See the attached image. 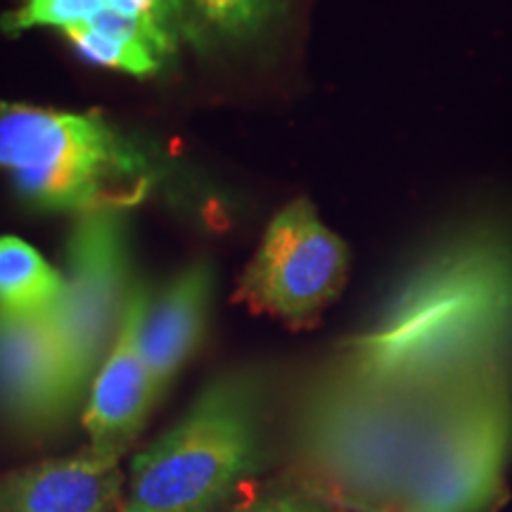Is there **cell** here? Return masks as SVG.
Returning a JSON list of instances; mask_svg holds the SVG:
<instances>
[{
    "label": "cell",
    "instance_id": "1",
    "mask_svg": "<svg viewBox=\"0 0 512 512\" xmlns=\"http://www.w3.org/2000/svg\"><path fill=\"white\" fill-rule=\"evenodd\" d=\"M512 354V230L467 226L408 273L380 318L347 342L342 377L420 396L503 368Z\"/></svg>",
    "mask_w": 512,
    "mask_h": 512
},
{
    "label": "cell",
    "instance_id": "2",
    "mask_svg": "<svg viewBox=\"0 0 512 512\" xmlns=\"http://www.w3.org/2000/svg\"><path fill=\"white\" fill-rule=\"evenodd\" d=\"M0 171L27 207L50 214L136 207L159 181L152 152L102 112L0 102Z\"/></svg>",
    "mask_w": 512,
    "mask_h": 512
},
{
    "label": "cell",
    "instance_id": "3",
    "mask_svg": "<svg viewBox=\"0 0 512 512\" xmlns=\"http://www.w3.org/2000/svg\"><path fill=\"white\" fill-rule=\"evenodd\" d=\"M261 387L226 375L131 463L128 503L150 512H219L259 467Z\"/></svg>",
    "mask_w": 512,
    "mask_h": 512
},
{
    "label": "cell",
    "instance_id": "4",
    "mask_svg": "<svg viewBox=\"0 0 512 512\" xmlns=\"http://www.w3.org/2000/svg\"><path fill=\"white\" fill-rule=\"evenodd\" d=\"M512 444L510 366L458 382L441 401L401 512H486Z\"/></svg>",
    "mask_w": 512,
    "mask_h": 512
},
{
    "label": "cell",
    "instance_id": "5",
    "mask_svg": "<svg viewBox=\"0 0 512 512\" xmlns=\"http://www.w3.org/2000/svg\"><path fill=\"white\" fill-rule=\"evenodd\" d=\"M128 211L95 209L74 216L64 254V287L46 311L79 399L114 347L128 297Z\"/></svg>",
    "mask_w": 512,
    "mask_h": 512
},
{
    "label": "cell",
    "instance_id": "6",
    "mask_svg": "<svg viewBox=\"0 0 512 512\" xmlns=\"http://www.w3.org/2000/svg\"><path fill=\"white\" fill-rule=\"evenodd\" d=\"M347 278V245L320 221L316 207L299 197L268 223L240 275L235 302L290 328H309L342 294Z\"/></svg>",
    "mask_w": 512,
    "mask_h": 512
},
{
    "label": "cell",
    "instance_id": "7",
    "mask_svg": "<svg viewBox=\"0 0 512 512\" xmlns=\"http://www.w3.org/2000/svg\"><path fill=\"white\" fill-rule=\"evenodd\" d=\"M79 403L46 313L0 311V415L19 430L48 432Z\"/></svg>",
    "mask_w": 512,
    "mask_h": 512
},
{
    "label": "cell",
    "instance_id": "8",
    "mask_svg": "<svg viewBox=\"0 0 512 512\" xmlns=\"http://www.w3.org/2000/svg\"><path fill=\"white\" fill-rule=\"evenodd\" d=\"M150 299L143 285H133L114 347L88 392L83 425L91 446L100 451L124 453L157 403L143 354V325Z\"/></svg>",
    "mask_w": 512,
    "mask_h": 512
},
{
    "label": "cell",
    "instance_id": "9",
    "mask_svg": "<svg viewBox=\"0 0 512 512\" xmlns=\"http://www.w3.org/2000/svg\"><path fill=\"white\" fill-rule=\"evenodd\" d=\"M121 453L86 451L0 475V512H121Z\"/></svg>",
    "mask_w": 512,
    "mask_h": 512
},
{
    "label": "cell",
    "instance_id": "10",
    "mask_svg": "<svg viewBox=\"0 0 512 512\" xmlns=\"http://www.w3.org/2000/svg\"><path fill=\"white\" fill-rule=\"evenodd\" d=\"M211 294H214V271L207 261H195L183 273H178L157 299H150L143 325V354L157 401L200 347L207 328Z\"/></svg>",
    "mask_w": 512,
    "mask_h": 512
},
{
    "label": "cell",
    "instance_id": "11",
    "mask_svg": "<svg viewBox=\"0 0 512 512\" xmlns=\"http://www.w3.org/2000/svg\"><path fill=\"white\" fill-rule=\"evenodd\" d=\"M287 0H178V27L197 50L254 41L278 22Z\"/></svg>",
    "mask_w": 512,
    "mask_h": 512
},
{
    "label": "cell",
    "instance_id": "12",
    "mask_svg": "<svg viewBox=\"0 0 512 512\" xmlns=\"http://www.w3.org/2000/svg\"><path fill=\"white\" fill-rule=\"evenodd\" d=\"M64 287V275L24 240L0 238V311L46 313Z\"/></svg>",
    "mask_w": 512,
    "mask_h": 512
},
{
    "label": "cell",
    "instance_id": "13",
    "mask_svg": "<svg viewBox=\"0 0 512 512\" xmlns=\"http://www.w3.org/2000/svg\"><path fill=\"white\" fill-rule=\"evenodd\" d=\"M62 34L67 36L76 53L86 62L95 64V67L114 69V72L131 76H152L162 72L166 64L155 50L102 34V31L88 27V24H74V27L64 29Z\"/></svg>",
    "mask_w": 512,
    "mask_h": 512
},
{
    "label": "cell",
    "instance_id": "14",
    "mask_svg": "<svg viewBox=\"0 0 512 512\" xmlns=\"http://www.w3.org/2000/svg\"><path fill=\"white\" fill-rule=\"evenodd\" d=\"M107 8V0H24L22 8L0 19V29L17 36L29 29H69L74 24L91 22Z\"/></svg>",
    "mask_w": 512,
    "mask_h": 512
},
{
    "label": "cell",
    "instance_id": "15",
    "mask_svg": "<svg viewBox=\"0 0 512 512\" xmlns=\"http://www.w3.org/2000/svg\"><path fill=\"white\" fill-rule=\"evenodd\" d=\"M228 512H335L332 505L311 491L292 486H268L249 501L235 505Z\"/></svg>",
    "mask_w": 512,
    "mask_h": 512
},
{
    "label": "cell",
    "instance_id": "16",
    "mask_svg": "<svg viewBox=\"0 0 512 512\" xmlns=\"http://www.w3.org/2000/svg\"><path fill=\"white\" fill-rule=\"evenodd\" d=\"M121 512H150V510H143V508H136V505H131V503H126L124 505V510Z\"/></svg>",
    "mask_w": 512,
    "mask_h": 512
}]
</instances>
